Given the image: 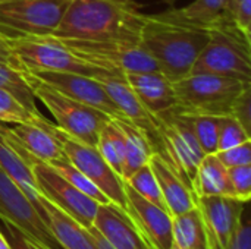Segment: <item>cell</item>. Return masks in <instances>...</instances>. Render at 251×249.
I'll use <instances>...</instances> for the list:
<instances>
[{
	"mask_svg": "<svg viewBox=\"0 0 251 249\" xmlns=\"http://www.w3.org/2000/svg\"><path fill=\"white\" fill-rule=\"evenodd\" d=\"M209 40V29L187 23L168 10L143 16L138 43L171 81L190 73Z\"/></svg>",
	"mask_w": 251,
	"mask_h": 249,
	"instance_id": "1",
	"label": "cell"
},
{
	"mask_svg": "<svg viewBox=\"0 0 251 249\" xmlns=\"http://www.w3.org/2000/svg\"><path fill=\"white\" fill-rule=\"evenodd\" d=\"M144 13L134 0H69L51 34L56 38H121L138 41Z\"/></svg>",
	"mask_w": 251,
	"mask_h": 249,
	"instance_id": "2",
	"label": "cell"
},
{
	"mask_svg": "<svg viewBox=\"0 0 251 249\" xmlns=\"http://www.w3.org/2000/svg\"><path fill=\"white\" fill-rule=\"evenodd\" d=\"M250 84V81L232 76L188 73L172 81L175 109L185 114H231L234 101Z\"/></svg>",
	"mask_w": 251,
	"mask_h": 249,
	"instance_id": "3",
	"label": "cell"
},
{
	"mask_svg": "<svg viewBox=\"0 0 251 249\" xmlns=\"http://www.w3.org/2000/svg\"><path fill=\"white\" fill-rule=\"evenodd\" d=\"M251 41L226 18L209 29V40L190 73L232 76L251 82Z\"/></svg>",
	"mask_w": 251,
	"mask_h": 249,
	"instance_id": "4",
	"label": "cell"
},
{
	"mask_svg": "<svg viewBox=\"0 0 251 249\" xmlns=\"http://www.w3.org/2000/svg\"><path fill=\"white\" fill-rule=\"evenodd\" d=\"M1 38L7 51L16 60L19 68L75 72L91 78L110 72L79 59L53 35H1Z\"/></svg>",
	"mask_w": 251,
	"mask_h": 249,
	"instance_id": "5",
	"label": "cell"
},
{
	"mask_svg": "<svg viewBox=\"0 0 251 249\" xmlns=\"http://www.w3.org/2000/svg\"><path fill=\"white\" fill-rule=\"evenodd\" d=\"M24 76L26 78L35 100H40L54 117L57 128L87 145H97L99 134L110 117L93 107L63 95L41 81H37L25 73Z\"/></svg>",
	"mask_w": 251,
	"mask_h": 249,
	"instance_id": "6",
	"label": "cell"
},
{
	"mask_svg": "<svg viewBox=\"0 0 251 249\" xmlns=\"http://www.w3.org/2000/svg\"><path fill=\"white\" fill-rule=\"evenodd\" d=\"M75 56L110 72L159 70L138 41L121 38H59Z\"/></svg>",
	"mask_w": 251,
	"mask_h": 249,
	"instance_id": "7",
	"label": "cell"
},
{
	"mask_svg": "<svg viewBox=\"0 0 251 249\" xmlns=\"http://www.w3.org/2000/svg\"><path fill=\"white\" fill-rule=\"evenodd\" d=\"M69 0H0V35H51Z\"/></svg>",
	"mask_w": 251,
	"mask_h": 249,
	"instance_id": "8",
	"label": "cell"
},
{
	"mask_svg": "<svg viewBox=\"0 0 251 249\" xmlns=\"http://www.w3.org/2000/svg\"><path fill=\"white\" fill-rule=\"evenodd\" d=\"M18 153L31 166L32 176L38 192L47 198L57 208L71 216L82 227L88 229L93 226L99 203L78 191L72 183H69L63 176H60L50 164L29 156L18 147Z\"/></svg>",
	"mask_w": 251,
	"mask_h": 249,
	"instance_id": "9",
	"label": "cell"
},
{
	"mask_svg": "<svg viewBox=\"0 0 251 249\" xmlns=\"http://www.w3.org/2000/svg\"><path fill=\"white\" fill-rule=\"evenodd\" d=\"M157 116L162 123V135L169 157V166L194 192L197 169L204 153L196 138L191 116L181 113L176 109L162 112Z\"/></svg>",
	"mask_w": 251,
	"mask_h": 249,
	"instance_id": "10",
	"label": "cell"
},
{
	"mask_svg": "<svg viewBox=\"0 0 251 249\" xmlns=\"http://www.w3.org/2000/svg\"><path fill=\"white\" fill-rule=\"evenodd\" d=\"M51 131L60 142L66 158L79 172H82L110 203L126 211L128 204L125 197V181L104 161L97 148L72 138L56 125H53Z\"/></svg>",
	"mask_w": 251,
	"mask_h": 249,
	"instance_id": "11",
	"label": "cell"
},
{
	"mask_svg": "<svg viewBox=\"0 0 251 249\" xmlns=\"http://www.w3.org/2000/svg\"><path fill=\"white\" fill-rule=\"evenodd\" d=\"M0 219L13 225L40 249H62L44 223L43 217L15 183L0 167Z\"/></svg>",
	"mask_w": 251,
	"mask_h": 249,
	"instance_id": "12",
	"label": "cell"
},
{
	"mask_svg": "<svg viewBox=\"0 0 251 249\" xmlns=\"http://www.w3.org/2000/svg\"><path fill=\"white\" fill-rule=\"evenodd\" d=\"M96 79L100 81L106 92L119 107L124 117L146 135V138L149 139L153 148V153L160 156L169 164V157L165 148V141L162 135V123H160L159 116L150 112L140 101V98L135 95L132 88L128 85L124 73L107 72V73L96 76Z\"/></svg>",
	"mask_w": 251,
	"mask_h": 249,
	"instance_id": "13",
	"label": "cell"
},
{
	"mask_svg": "<svg viewBox=\"0 0 251 249\" xmlns=\"http://www.w3.org/2000/svg\"><path fill=\"white\" fill-rule=\"evenodd\" d=\"M25 75L41 81L63 95L76 100L88 107H93L110 119H125L119 107L106 92L100 81L96 78L75 73V72H59V70H43L19 68ZM126 120V119H125Z\"/></svg>",
	"mask_w": 251,
	"mask_h": 249,
	"instance_id": "14",
	"label": "cell"
},
{
	"mask_svg": "<svg viewBox=\"0 0 251 249\" xmlns=\"http://www.w3.org/2000/svg\"><path fill=\"white\" fill-rule=\"evenodd\" d=\"M244 201L237 197L226 195H204L197 197V207L201 213L209 249H225L231 239L243 208Z\"/></svg>",
	"mask_w": 251,
	"mask_h": 249,
	"instance_id": "15",
	"label": "cell"
},
{
	"mask_svg": "<svg viewBox=\"0 0 251 249\" xmlns=\"http://www.w3.org/2000/svg\"><path fill=\"white\" fill-rule=\"evenodd\" d=\"M125 197L128 210L126 213L141 230L144 238L153 249H169L174 244L172 225L174 217L168 210H163L141 195H138L125 182Z\"/></svg>",
	"mask_w": 251,
	"mask_h": 249,
	"instance_id": "16",
	"label": "cell"
},
{
	"mask_svg": "<svg viewBox=\"0 0 251 249\" xmlns=\"http://www.w3.org/2000/svg\"><path fill=\"white\" fill-rule=\"evenodd\" d=\"M93 226L115 249H153L129 214L113 203L99 205Z\"/></svg>",
	"mask_w": 251,
	"mask_h": 249,
	"instance_id": "17",
	"label": "cell"
},
{
	"mask_svg": "<svg viewBox=\"0 0 251 249\" xmlns=\"http://www.w3.org/2000/svg\"><path fill=\"white\" fill-rule=\"evenodd\" d=\"M128 85L140 101L154 114L175 109L176 100L172 81L159 70L126 72L124 73Z\"/></svg>",
	"mask_w": 251,
	"mask_h": 249,
	"instance_id": "18",
	"label": "cell"
},
{
	"mask_svg": "<svg viewBox=\"0 0 251 249\" xmlns=\"http://www.w3.org/2000/svg\"><path fill=\"white\" fill-rule=\"evenodd\" d=\"M51 129L53 123H50L46 128L28 123H16L6 126L10 139L21 150L44 163L66 158L60 147V142L57 141Z\"/></svg>",
	"mask_w": 251,
	"mask_h": 249,
	"instance_id": "19",
	"label": "cell"
},
{
	"mask_svg": "<svg viewBox=\"0 0 251 249\" xmlns=\"http://www.w3.org/2000/svg\"><path fill=\"white\" fill-rule=\"evenodd\" d=\"M149 164L156 176L166 208L172 217L197 207V195L184 183L178 173L160 156L153 154Z\"/></svg>",
	"mask_w": 251,
	"mask_h": 249,
	"instance_id": "20",
	"label": "cell"
},
{
	"mask_svg": "<svg viewBox=\"0 0 251 249\" xmlns=\"http://www.w3.org/2000/svg\"><path fill=\"white\" fill-rule=\"evenodd\" d=\"M0 167L15 181V183L22 189V192L28 197V200L34 204L44 223L47 225V217L43 207L38 203L40 192L37 189L31 166L25 161V158L12 147L9 142V136L6 132V126L0 123ZM49 227V226H47Z\"/></svg>",
	"mask_w": 251,
	"mask_h": 249,
	"instance_id": "21",
	"label": "cell"
},
{
	"mask_svg": "<svg viewBox=\"0 0 251 249\" xmlns=\"http://www.w3.org/2000/svg\"><path fill=\"white\" fill-rule=\"evenodd\" d=\"M38 203L46 213L47 226H49L51 235L54 236L56 242L60 245V248L94 249L93 242H91V236L85 227H82L71 216H68L65 211H62L54 204H51L41 194H40Z\"/></svg>",
	"mask_w": 251,
	"mask_h": 249,
	"instance_id": "22",
	"label": "cell"
},
{
	"mask_svg": "<svg viewBox=\"0 0 251 249\" xmlns=\"http://www.w3.org/2000/svg\"><path fill=\"white\" fill-rule=\"evenodd\" d=\"M194 192L197 197L226 195L235 197L228 169L222 164L216 154H204L196 175Z\"/></svg>",
	"mask_w": 251,
	"mask_h": 249,
	"instance_id": "23",
	"label": "cell"
},
{
	"mask_svg": "<svg viewBox=\"0 0 251 249\" xmlns=\"http://www.w3.org/2000/svg\"><path fill=\"white\" fill-rule=\"evenodd\" d=\"M124 134L125 138V157H124V167H122V179L126 181L132 176L140 167L150 161V157L154 154L153 148L146 138V135L135 128L131 122L125 119H113Z\"/></svg>",
	"mask_w": 251,
	"mask_h": 249,
	"instance_id": "24",
	"label": "cell"
},
{
	"mask_svg": "<svg viewBox=\"0 0 251 249\" xmlns=\"http://www.w3.org/2000/svg\"><path fill=\"white\" fill-rule=\"evenodd\" d=\"M175 0H168V3H174ZM226 0H194L182 7H171L168 12L187 23L210 29L218 25L224 18Z\"/></svg>",
	"mask_w": 251,
	"mask_h": 249,
	"instance_id": "25",
	"label": "cell"
},
{
	"mask_svg": "<svg viewBox=\"0 0 251 249\" xmlns=\"http://www.w3.org/2000/svg\"><path fill=\"white\" fill-rule=\"evenodd\" d=\"M174 242L187 249H209L207 233L199 207L174 217Z\"/></svg>",
	"mask_w": 251,
	"mask_h": 249,
	"instance_id": "26",
	"label": "cell"
},
{
	"mask_svg": "<svg viewBox=\"0 0 251 249\" xmlns=\"http://www.w3.org/2000/svg\"><path fill=\"white\" fill-rule=\"evenodd\" d=\"M96 148L100 153V156L104 158V161L122 178V167H124V157H125V138L113 119H109L103 125L99 134Z\"/></svg>",
	"mask_w": 251,
	"mask_h": 249,
	"instance_id": "27",
	"label": "cell"
},
{
	"mask_svg": "<svg viewBox=\"0 0 251 249\" xmlns=\"http://www.w3.org/2000/svg\"><path fill=\"white\" fill-rule=\"evenodd\" d=\"M0 123H28L46 128L51 122L47 120L38 110L28 109L12 92L0 88Z\"/></svg>",
	"mask_w": 251,
	"mask_h": 249,
	"instance_id": "28",
	"label": "cell"
},
{
	"mask_svg": "<svg viewBox=\"0 0 251 249\" xmlns=\"http://www.w3.org/2000/svg\"><path fill=\"white\" fill-rule=\"evenodd\" d=\"M0 88L12 92L28 109L38 110L35 106L34 92L21 69L3 60H0Z\"/></svg>",
	"mask_w": 251,
	"mask_h": 249,
	"instance_id": "29",
	"label": "cell"
},
{
	"mask_svg": "<svg viewBox=\"0 0 251 249\" xmlns=\"http://www.w3.org/2000/svg\"><path fill=\"white\" fill-rule=\"evenodd\" d=\"M50 164L60 176H63L69 183H72L78 191H81L82 194H85L87 197L93 198L94 201H97L99 204H107L110 203L106 195L82 173L79 172L68 158H63V160H56V161H51V163H47Z\"/></svg>",
	"mask_w": 251,
	"mask_h": 249,
	"instance_id": "30",
	"label": "cell"
},
{
	"mask_svg": "<svg viewBox=\"0 0 251 249\" xmlns=\"http://www.w3.org/2000/svg\"><path fill=\"white\" fill-rule=\"evenodd\" d=\"M196 138L204 154L218 153L221 116L213 114H190Z\"/></svg>",
	"mask_w": 251,
	"mask_h": 249,
	"instance_id": "31",
	"label": "cell"
},
{
	"mask_svg": "<svg viewBox=\"0 0 251 249\" xmlns=\"http://www.w3.org/2000/svg\"><path fill=\"white\" fill-rule=\"evenodd\" d=\"M138 195H141L143 198H146L147 201H150L151 204L163 208V210H168L166 208V204H165V200H163V195L160 192V188H159V183L156 181V176L150 167V164H144L143 167H140L132 176H129L126 181H125Z\"/></svg>",
	"mask_w": 251,
	"mask_h": 249,
	"instance_id": "32",
	"label": "cell"
},
{
	"mask_svg": "<svg viewBox=\"0 0 251 249\" xmlns=\"http://www.w3.org/2000/svg\"><path fill=\"white\" fill-rule=\"evenodd\" d=\"M246 141H250V134L244 129V126L231 114L221 116L218 151L232 148Z\"/></svg>",
	"mask_w": 251,
	"mask_h": 249,
	"instance_id": "33",
	"label": "cell"
},
{
	"mask_svg": "<svg viewBox=\"0 0 251 249\" xmlns=\"http://www.w3.org/2000/svg\"><path fill=\"white\" fill-rule=\"evenodd\" d=\"M224 15L247 40H250L251 0H226Z\"/></svg>",
	"mask_w": 251,
	"mask_h": 249,
	"instance_id": "34",
	"label": "cell"
},
{
	"mask_svg": "<svg viewBox=\"0 0 251 249\" xmlns=\"http://www.w3.org/2000/svg\"><path fill=\"white\" fill-rule=\"evenodd\" d=\"M228 175L235 197L244 203H249L251 198V164L229 167Z\"/></svg>",
	"mask_w": 251,
	"mask_h": 249,
	"instance_id": "35",
	"label": "cell"
},
{
	"mask_svg": "<svg viewBox=\"0 0 251 249\" xmlns=\"http://www.w3.org/2000/svg\"><path fill=\"white\" fill-rule=\"evenodd\" d=\"M225 249H251V223L249 203L244 204L240 222Z\"/></svg>",
	"mask_w": 251,
	"mask_h": 249,
	"instance_id": "36",
	"label": "cell"
},
{
	"mask_svg": "<svg viewBox=\"0 0 251 249\" xmlns=\"http://www.w3.org/2000/svg\"><path fill=\"white\" fill-rule=\"evenodd\" d=\"M216 156L226 169L235 167V166L251 164V139L240 144V145H235L232 148L218 151Z\"/></svg>",
	"mask_w": 251,
	"mask_h": 249,
	"instance_id": "37",
	"label": "cell"
},
{
	"mask_svg": "<svg viewBox=\"0 0 251 249\" xmlns=\"http://www.w3.org/2000/svg\"><path fill=\"white\" fill-rule=\"evenodd\" d=\"M231 116L235 117L244 129L250 134L251 132V84L247 85L243 92L237 97V100L232 104Z\"/></svg>",
	"mask_w": 251,
	"mask_h": 249,
	"instance_id": "38",
	"label": "cell"
},
{
	"mask_svg": "<svg viewBox=\"0 0 251 249\" xmlns=\"http://www.w3.org/2000/svg\"><path fill=\"white\" fill-rule=\"evenodd\" d=\"M4 226H6V230H7V242H9V247L10 249H40L35 244H32L28 236H25L19 229H16L13 225L4 222Z\"/></svg>",
	"mask_w": 251,
	"mask_h": 249,
	"instance_id": "39",
	"label": "cell"
},
{
	"mask_svg": "<svg viewBox=\"0 0 251 249\" xmlns=\"http://www.w3.org/2000/svg\"><path fill=\"white\" fill-rule=\"evenodd\" d=\"M88 230V233H90V236H91V242H93V248L94 249H115L100 233H99V230L94 227V226H91V227H88L87 229Z\"/></svg>",
	"mask_w": 251,
	"mask_h": 249,
	"instance_id": "40",
	"label": "cell"
},
{
	"mask_svg": "<svg viewBox=\"0 0 251 249\" xmlns=\"http://www.w3.org/2000/svg\"><path fill=\"white\" fill-rule=\"evenodd\" d=\"M0 60H3V62H6V63H10V65H13V66H16V68H19V65L16 63V60L10 56V53L7 51V48H6V45H4V41H3V38H1V35H0Z\"/></svg>",
	"mask_w": 251,
	"mask_h": 249,
	"instance_id": "41",
	"label": "cell"
},
{
	"mask_svg": "<svg viewBox=\"0 0 251 249\" xmlns=\"http://www.w3.org/2000/svg\"><path fill=\"white\" fill-rule=\"evenodd\" d=\"M0 249H10L7 239L1 235V232H0Z\"/></svg>",
	"mask_w": 251,
	"mask_h": 249,
	"instance_id": "42",
	"label": "cell"
},
{
	"mask_svg": "<svg viewBox=\"0 0 251 249\" xmlns=\"http://www.w3.org/2000/svg\"><path fill=\"white\" fill-rule=\"evenodd\" d=\"M169 249H187V248H184V247H179V245H176V244L174 242V244H172V247H171Z\"/></svg>",
	"mask_w": 251,
	"mask_h": 249,
	"instance_id": "43",
	"label": "cell"
}]
</instances>
